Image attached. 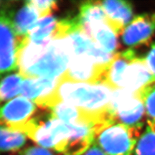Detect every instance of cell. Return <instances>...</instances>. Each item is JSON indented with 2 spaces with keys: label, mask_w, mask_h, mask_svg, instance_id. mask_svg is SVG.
<instances>
[{
  "label": "cell",
  "mask_w": 155,
  "mask_h": 155,
  "mask_svg": "<svg viewBox=\"0 0 155 155\" xmlns=\"http://www.w3.org/2000/svg\"><path fill=\"white\" fill-rule=\"evenodd\" d=\"M58 78L40 77L25 79L21 87L20 95L35 102L53 91L57 85Z\"/></svg>",
  "instance_id": "14"
},
{
  "label": "cell",
  "mask_w": 155,
  "mask_h": 155,
  "mask_svg": "<svg viewBox=\"0 0 155 155\" xmlns=\"http://www.w3.org/2000/svg\"><path fill=\"white\" fill-rule=\"evenodd\" d=\"M76 18L80 24L106 22V15L100 2H86L80 7L79 15Z\"/></svg>",
  "instance_id": "17"
},
{
  "label": "cell",
  "mask_w": 155,
  "mask_h": 155,
  "mask_svg": "<svg viewBox=\"0 0 155 155\" xmlns=\"http://www.w3.org/2000/svg\"><path fill=\"white\" fill-rule=\"evenodd\" d=\"M154 83L144 57L136 56L129 63L122 77L120 89L136 93Z\"/></svg>",
  "instance_id": "10"
},
{
  "label": "cell",
  "mask_w": 155,
  "mask_h": 155,
  "mask_svg": "<svg viewBox=\"0 0 155 155\" xmlns=\"http://www.w3.org/2000/svg\"><path fill=\"white\" fill-rule=\"evenodd\" d=\"M108 65H101L87 55H75L65 72L60 78L71 82L104 84Z\"/></svg>",
  "instance_id": "7"
},
{
  "label": "cell",
  "mask_w": 155,
  "mask_h": 155,
  "mask_svg": "<svg viewBox=\"0 0 155 155\" xmlns=\"http://www.w3.org/2000/svg\"><path fill=\"white\" fill-rule=\"evenodd\" d=\"M106 15L108 25L116 34L123 32L132 20L133 7L130 2L123 0H107L101 2Z\"/></svg>",
  "instance_id": "11"
},
{
  "label": "cell",
  "mask_w": 155,
  "mask_h": 155,
  "mask_svg": "<svg viewBox=\"0 0 155 155\" xmlns=\"http://www.w3.org/2000/svg\"><path fill=\"white\" fill-rule=\"evenodd\" d=\"M36 9L41 17H47L57 9V2L53 0H30L25 2Z\"/></svg>",
  "instance_id": "21"
},
{
  "label": "cell",
  "mask_w": 155,
  "mask_h": 155,
  "mask_svg": "<svg viewBox=\"0 0 155 155\" xmlns=\"http://www.w3.org/2000/svg\"><path fill=\"white\" fill-rule=\"evenodd\" d=\"M71 127L49 114L46 119L32 118L19 131L45 149L63 154L71 134Z\"/></svg>",
  "instance_id": "3"
},
{
  "label": "cell",
  "mask_w": 155,
  "mask_h": 155,
  "mask_svg": "<svg viewBox=\"0 0 155 155\" xmlns=\"http://www.w3.org/2000/svg\"><path fill=\"white\" fill-rule=\"evenodd\" d=\"M136 56L137 54L133 49H127L120 53H116L106 69L104 84L113 90L120 89L124 73L131 60Z\"/></svg>",
  "instance_id": "13"
},
{
  "label": "cell",
  "mask_w": 155,
  "mask_h": 155,
  "mask_svg": "<svg viewBox=\"0 0 155 155\" xmlns=\"http://www.w3.org/2000/svg\"><path fill=\"white\" fill-rule=\"evenodd\" d=\"M114 91L104 84L71 82L59 77L53 90L35 103L48 109L60 103H65L87 111L102 112L108 108Z\"/></svg>",
  "instance_id": "1"
},
{
  "label": "cell",
  "mask_w": 155,
  "mask_h": 155,
  "mask_svg": "<svg viewBox=\"0 0 155 155\" xmlns=\"http://www.w3.org/2000/svg\"><path fill=\"white\" fill-rule=\"evenodd\" d=\"M12 10L0 11V75L18 69L19 52L26 41L16 33L13 24Z\"/></svg>",
  "instance_id": "5"
},
{
  "label": "cell",
  "mask_w": 155,
  "mask_h": 155,
  "mask_svg": "<svg viewBox=\"0 0 155 155\" xmlns=\"http://www.w3.org/2000/svg\"><path fill=\"white\" fill-rule=\"evenodd\" d=\"M41 17L33 7L25 3V5L13 15V24L16 33L19 37L25 38Z\"/></svg>",
  "instance_id": "15"
},
{
  "label": "cell",
  "mask_w": 155,
  "mask_h": 155,
  "mask_svg": "<svg viewBox=\"0 0 155 155\" xmlns=\"http://www.w3.org/2000/svg\"><path fill=\"white\" fill-rule=\"evenodd\" d=\"M1 77H2V76H1V75H0V78H1Z\"/></svg>",
  "instance_id": "25"
},
{
  "label": "cell",
  "mask_w": 155,
  "mask_h": 155,
  "mask_svg": "<svg viewBox=\"0 0 155 155\" xmlns=\"http://www.w3.org/2000/svg\"><path fill=\"white\" fill-rule=\"evenodd\" d=\"M109 109L115 116L116 122L130 127H141L145 109L142 101L137 93L125 89L114 91Z\"/></svg>",
  "instance_id": "6"
},
{
  "label": "cell",
  "mask_w": 155,
  "mask_h": 155,
  "mask_svg": "<svg viewBox=\"0 0 155 155\" xmlns=\"http://www.w3.org/2000/svg\"><path fill=\"white\" fill-rule=\"evenodd\" d=\"M79 25L81 30L100 48L107 53H115L117 48V34L112 30L107 22H98L86 24L79 23Z\"/></svg>",
  "instance_id": "12"
},
{
  "label": "cell",
  "mask_w": 155,
  "mask_h": 155,
  "mask_svg": "<svg viewBox=\"0 0 155 155\" xmlns=\"http://www.w3.org/2000/svg\"><path fill=\"white\" fill-rule=\"evenodd\" d=\"M74 56V45L69 36L55 39L48 45L40 59L22 77L25 79L40 77L58 78L65 72Z\"/></svg>",
  "instance_id": "2"
},
{
  "label": "cell",
  "mask_w": 155,
  "mask_h": 155,
  "mask_svg": "<svg viewBox=\"0 0 155 155\" xmlns=\"http://www.w3.org/2000/svg\"><path fill=\"white\" fill-rule=\"evenodd\" d=\"M25 143L26 136L24 134L0 126V152H17Z\"/></svg>",
  "instance_id": "16"
},
{
  "label": "cell",
  "mask_w": 155,
  "mask_h": 155,
  "mask_svg": "<svg viewBox=\"0 0 155 155\" xmlns=\"http://www.w3.org/2000/svg\"><path fill=\"white\" fill-rule=\"evenodd\" d=\"M141 128L114 124L97 131L94 142L106 155H133Z\"/></svg>",
  "instance_id": "4"
},
{
  "label": "cell",
  "mask_w": 155,
  "mask_h": 155,
  "mask_svg": "<svg viewBox=\"0 0 155 155\" xmlns=\"http://www.w3.org/2000/svg\"><path fill=\"white\" fill-rule=\"evenodd\" d=\"M36 111L32 101L19 96L0 106V126L19 131Z\"/></svg>",
  "instance_id": "8"
},
{
  "label": "cell",
  "mask_w": 155,
  "mask_h": 155,
  "mask_svg": "<svg viewBox=\"0 0 155 155\" xmlns=\"http://www.w3.org/2000/svg\"><path fill=\"white\" fill-rule=\"evenodd\" d=\"M23 78L19 73H15L0 81V104L20 94Z\"/></svg>",
  "instance_id": "19"
},
{
  "label": "cell",
  "mask_w": 155,
  "mask_h": 155,
  "mask_svg": "<svg viewBox=\"0 0 155 155\" xmlns=\"http://www.w3.org/2000/svg\"><path fill=\"white\" fill-rule=\"evenodd\" d=\"M137 93L144 104L145 114L149 120H155V83H151Z\"/></svg>",
  "instance_id": "20"
},
{
  "label": "cell",
  "mask_w": 155,
  "mask_h": 155,
  "mask_svg": "<svg viewBox=\"0 0 155 155\" xmlns=\"http://www.w3.org/2000/svg\"><path fill=\"white\" fill-rule=\"evenodd\" d=\"M82 155H106L96 143H93L90 148Z\"/></svg>",
  "instance_id": "24"
},
{
  "label": "cell",
  "mask_w": 155,
  "mask_h": 155,
  "mask_svg": "<svg viewBox=\"0 0 155 155\" xmlns=\"http://www.w3.org/2000/svg\"><path fill=\"white\" fill-rule=\"evenodd\" d=\"M21 155H54L47 149L40 147H30L21 153Z\"/></svg>",
  "instance_id": "23"
},
{
  "label": "cell",
  "mask_w": 155,
  "mask_h": 155,
  "mask_svg": "<svg viewBox=\"0 0 155 155\" xmlns=\"http://www.w3.org/2000/svg\"><path fill=\"white\" fill-rule=\"evenodd\" d=\"M133 155H155V120H148L139 137Z\"/></svg>",
  "instance_id": "18"
},
{
  "label": "cell",
  "mask_w": 155,
  "mask_h": 155,
  "mask_svg": "<svg viewBox=\"0 0 155 155\" xmlns=\"http://www.w3.org/2000/svg\"><path fill=\"white\" fill-rule=\"evenodd\" d=\"M147 65L152 75L153 81L155 83V42L152 44L150 50L144 57Z\"/></svg>",
  "instance_id": "22"
},
{
  "label": "cell",
  "mask_w": 155,
  "mask_h": 155,
  "mask_svg": "<svg viewBox=\"0 0 155 155\" xmlns=\"http://www.w3.org/2000/svg\"><path fill=\"white\" fill-rule=\"evenodd\" d=\"M155 32V12L135 16L121 32L126 45L136 47L146 43Z\"/></svg>",
  "instance_id": "9"
}]
</instances>
